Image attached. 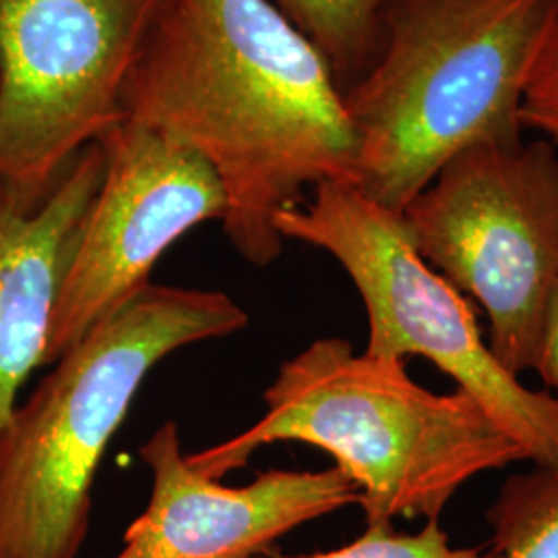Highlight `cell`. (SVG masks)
<instances>
[{"instance_id": "6da1fadb", "label": "cell", "mask_w": 558, "mask_h": 558, "mask_svg": "<svg viewBox=\"0 0 558 558\" xmlns=\"http://www.w3.org/2000/svg\"><path fill=\"white\" fill-rule=\"evenodd\" d=\"M126 120L207 161L223 232L255 267L306 186L352 184L359 140L319 48L271 0H163L124 94Z\"/></svg>"}, {"instance_id": "7a4b0ae2", "label": "cell", "mask_w": 558, "mask_h": 558, "mask_svg": "<svg viewBox=\"0 0 558 558\" xmlns=\"http://www.w3.org/2000/svg\"><path fill=\"white\" fill-rule=\"evenodd\" d=\"M265 414L232 439L186 456L201 476L223 480L274 442L325 451L359 488L366 525L439 519L459 490L527 453L468 391L435 393L405 360L356 354L320 338L279 366Z\"/></svg>"}, {"instance_id": "3957f363", "label": "cell", "mask_w": 558, "mask_h": 558, "mask_svg": "<svg viewBox=\"0 0 558 558\" xmlns=\"http://www.w3.org/2000/svg\"><path fill=\"white\" fill-rule=\"evenodd\" d=\"M558 0H391L379 54L343 89L352 186L401 214L440 168L521 135V106Z\"/></svg>"}, {"instance_id": "277c9868", "label": "cell", "mask_w": 558, "mask_h": 558, "mask_svg": "<svg viewBox=\"0 0 558 558\" xmlns=\"http://www.w3.org/2000/svg\"><path fill=\"white\" fill-rule=\"evenodd\" d=\"M248 313L218 290L149 283L66 350L0 435V558H77L114 435L161 360Z\"/></svg>"}, {"instance_id": "5b68a950", "label": "cell", "mask_w": 558, "mask_h": 558, "mask_svg": "<svg viewBox=\"0 0 558 558\" xmlns=\"http://www.w3.org/2000/svg\"><path fill=\"white\" fill-rule=\"evenodd\" d=\"M283 240L329 253L359 290L368 319L366 352L422 356L478 399L538 465L558 463V398L502 368L470 299L420 257L401 214L345 182L315 186L313 199L278 216Z\"/></svg>"}, {"instance_id": "8992f818", "label": "cell", "mask_w": 558, "mask_h": 558, "mask_svg": "<svg viewBox=\"0 0 558 558\" xmlns=\"http://www.w3.org/2000/svg\"><path fill=\"white\" fill-rule=\"evenodd\" d=\"M420 257L476 300L511 375L534 371L558 281V147L484 140L453 156L401 211Z\"/></svg>"}, {"instance_id": "52a82bcc", "label": "cell", "mask_w": 558, "mask_h": 558, "mask_svg": "<svg viewBox=\"0 0 558 558\" xmlns=\"http://www.w3.org/2000/svg\"><path fill=\"white\" fill-rule=\"evenodd\" d=\"M163 0H0V182L40 201L126 120L124 94Z\"/></svg>"}, {"instance_id": "ba28073f", "label": "cell", "mask_w": 558, "mask_h": 558, "mask_svg": "<svg viewBox=\"0 0 558 558\" xmlns=\"http://www.w3.org/2000/svg\"><path fill=\"white\" fill-rule=\"evenodd\" d=\"M104 177L60 281L44 368L151 283L158 260L228 201L195 151L124 120L98 141Z\"/></svg>"}, {"instance_id": "9c48e42d", "label": "cell", "mask_w": 558, "mask_h": 558, "mask_svg": "<svg viewBox=\"0 0 558 558\" xmlns=\"http://www.w3.org/2000/svg\"><path fill=\"white\" fill-rule=\"evenodd\" d=\"M151 472L145 511L112 558H259L300 525L359 505V488L338 468L267 470L246 486L201 476L168 420L141 445Z\"/></svg>"}, {"instance_id": "30bf717a", "label": "cell", "mask_w": 558, "mask_h": 558, "mask_svg": "<svg viewBox=\"0 0 558 558\" xmlns=\"http://www.w3.org/2000/svg\"><path fill=\"white\" fill-rule=\"evenodd\" d=\"M101 177L104 149L92 143L44 199L0 182V435L44 366L60 281Z\"/></svg>"}, {"instance_id": "8fae6325", "label": "cell", "mask_w": 558, "mask_h": 558, "mask_svg": "<svg viewBox=\"0 0 558 558\" xmlns=\"http://www.w3.org/2000/svg\"><path fill=\"white\" fill-rule=\"evenodd\" d=\"M329 62L341 89L373 64L391 0H271Z\"/></svg>"}, {"instance_id": "7c38bea8", "label": "cell", "mask_w": 558, "mask_h": 558, "mask_svg": "<svg viewBox=\"0 0 558 558\" xmlns=\"http://www.w3.org/2000/svg\"><path fill=\"white\" fill-rule=\"evenodd\" d=\"M484 518L499 558H558V463L509 476Z\"/></svg>"}, {"instance_id": "4fadbf2b", "label": "cell", "mask_w": 558, "mask_h": 558, "mask_svg": "<svg viewBox=\"0 0 558 558\" xmlns=\"http://www.w3.org/2000/svg\"><path fill=\"white\" fill-rule=\"evenodd\" d=\"M265 558H499V555L493 548L453 546L439 519H428L414 534L398 532L391 523H377L366 525V532L360 538L333 550Z\"/></svg>"}, {"instance_id": "5bb4252c", "label": "cell", "mask_w": 558, "mask_h": 558, "mask_svg": "<svg viewBox=\"0 0 558 558\" xmlns=\"http://www.w3.org/2000/svg\"><path fill=\"white\" fill-rule=\"evenodd\" d=\"M539 117H558V13L539 50L521 106V122Z\"/></svg>"}, {"instance_id": "9a60e30c", "label": "cell", "mask_w": 558, "mask_h": 558, "mask_svg": "<svg viewBox=\"0 0 558 558\" xmlns=\"http://www.w3.org/2000/svg\"><path fill=\"white\" fill-rule=\"evenodd\" d=\"M534 373L544 380L546 391H555L558 398V281L546 306Z\"/></svg>"}, {"instance_id": "2e32d148", "label": "cell", "mask_w": 558, "mask_h": 558, "mask_svg": "<svg viewBox=\"0 0 558 558\" xmlns=\"http://www.w3.org/2000/svg\"><path fill=\"white\" fill-rule=\"evenodd\" d=\"M523 126H532L539 133H544L558 147V117H539V119L525 120Z\"/></svg>"}]
</instances>
